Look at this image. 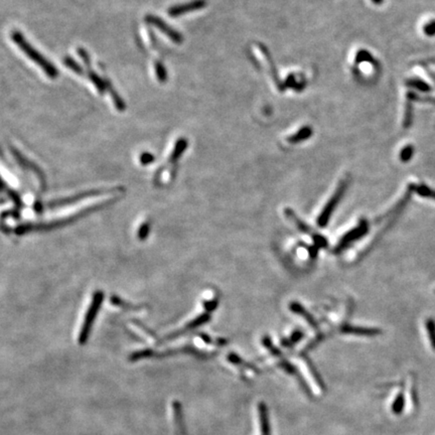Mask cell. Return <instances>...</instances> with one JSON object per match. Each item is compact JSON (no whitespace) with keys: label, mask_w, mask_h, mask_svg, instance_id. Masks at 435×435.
Wrapping results in <instances>:
<instances>
[{"label":"cell","mask_w":435,"mask_h":435,"mask_svg":"<svg viewBox=\"0 0 435 435\" xmlns=\"http://www.w3.org/2000/svg\"><path fill=\"white\" fill-rule=\"evenodd\" d=\"M290 308L292 309V311H294V312H296V313H298V314H300V315H302L304 318H306L307 319V321L312 325V326H316V322H315V320L313 319V317L299 304V303H296V302H293V303H291V305H290Z\"/></svg>","instance_id":"15"},{"label":"cell","mask_w":435,"mask_h":435,"mask_svg":"<svg viewBox=\"0 0 435 435\" xmlns=\"http://www.w3.org/2000/svg\"><path fill=\"white\" fill-rule=\"evenodd\" d=\"M356 62L358 64L359 63H363V62H373V57H372V55L369 52H367L365 50H362V51H359L357 53Z\"/></svg>","instance_id":"22"},{"label":"cell","mask_w":435,"mask_h":435,"mask_svg":"<svg viewBox=\"0 0 435 435\" xmlns=\"http://www.w3.org/2000/svg\"><path fill=\"white\" fill-rule=\"evenodd\" d=\"M416 192H417L418 195H420V196L435 199V192L432 191V190H430V189L427 188V187H424V186H418V187L416 188Z\"/></svg>","instance_id":"24"},{"label":"cell","mask_w":435,"mask_h":435,"mask_svg":"<svg viewBox=\"0 0 435 435\" xmlns=\"http://www.w3.org/2000/svg\"><path fill=\"white\" fill-rule=\"evenodd\" d=\"M12 152H13V155L16 157V159L19 161V163L22 165V166H24V167H27V168H30L31 170H33L36 175H37V177H38V179L40 180V182L43 184V186L45 187V176H44V173H43V171L34 163V162H32V161H30V160H28L18 149H16V148H14V147H12Z\"/></svg>","instance_id":"8"},{"label":"cell","mask_w":435,"mask_h":435,"mask_svg":"<svg viewBox=\"0 0 435 435\" xmlns=\"http://www.w3.org/2000/svg\"><path fill=\"white\" fill-rule=\"evenodd\" d=\"M187 148H188V140L185 138L179 139L176 143L175 148H173V150H172L171 155H170V161L178 160Z\"/></svg>","instance_id":"14"},{"label":"cell","mask_w":435,"mask_h":435,"mask_svg":"<svg viewBox=\"0 0 435 435\" xmlns=\"http://www.w3.org/2000/svg\"><path fill=\"white\" fill-rule=\"evenodd\" d=\"M368 231V223L366 221H363L358 228L352 230L350 233H347L340 241L339 245L336 248V251H340L341 249L345 248L347 245L351 244L352 242L358 240L359 238H361L364 234H366Z\"/></svg>","instance_id":"7"},{"label":"cell","mask_w":435,"mask_h":435,"mask_svg":"<svg viewBox=\"0 0 435 435\" xmlns=\"http://www.w3.org/2000/svg\"><path fill=\"white\" fill-rule=\"evenodd\" d=\"M259 47H260V51H261V53H262V55L264 56L265 60L267 61L268 65H269V69H270V74H271V76H272V79H273V81H274L275 85L277 86V88H278V90L282 91V90H283V88H284V86H283L282 82H281V81H280V79H279V76H278V72H277V70H276V67H275V65H274V63H273V59L271 58V55L269 54L268 50H267V49H266V48H265L264 46H262V45H259Z\"/></svg>","instance_id":"9"},{"label":"cell","mask_w":435,"mask_h":435,"mask_svg":"<svg viewBox=\"0 0 435 435\" xmlns=\"http://www.w3.org/2000/svg\"><path fill=\"white\" fill-rule=\"evenodd\" d=\"M206 6H207V0H192V2L187 3V4H182V5H177V6L171 7L167 11V14L171 18H177V17H181L185 14H189L192 12H197V11L203 10Z\"/></svg>","instance_id":"6"},{"label":"cell","mask_w":435,"mask_h":435,"mask_svg":"<svg viewBox=\"0 0 435 435\" xmlns=\"http://www.w3.org/2000/svg\"><path fill=\"white\" fill-rule=\"evenodd\" d=\"M347 185H349V180H347V179H344L343 181L340 182V184L338 185V187H337L336 191L334 192L333 196L328 201V203L325 205L323 211L321 212V214L318 217L317 224H318L319 227L323 228V227L326 226V224H327V222H328V220H329L332 212L334 211L336 205L338 204V202L342 198V196H343V194H344V192H345V190L347 188Z\"/></svg>","instance_id":"2"},{"label":"cell","mask_w":435,"mask_h":435,"mask_svg":"<svg viewBox=\"0 0 435 435\" xmlns=\"http://www.w3.org/2000/svg\"><path fill=\"white\" fill-rule=\"evenodd\" d=\"M154 160V156L149 152H143L140 156V162L143 165H147Z\"/></svg>","instance_id":"27"},{"label":"cell","mask_w":435,"mask_h":435,"mask_svg":"<svg viewBox=\"0 0 435 435\" xmlns=\"http://www.w3.org/2000/svg\"><path fill=\"white\" fill-rule=\"evenodd\" d=\"M342 332L345 333H354V334H360V335H375L378 334L380 331L375 328H365V327H355L351 325H345L341 328Z\"/></svg>","instance_id":"13"},{"label":"cell","mask_w":435,"mask_h":435,"mask_svg":"<svg viewBox=\"0 0 435 435\" xmlns=\"http://www.w3.org/2000/svg\"><path fill=\"white\" fill-rule=\"evenodd\" d=\"M64 64H65V66L66 67H68L70 70H72L73 72H75L76 74H78V75H81V76H85V73H86V70H84L75 60H73L72 58H70V57H66L65 59H64Z\"/></svg>","instance_id":"16"},{"label":"cell","mask_w":435,"mask_h":435,"mask_svg":"<svg viewBox=\"0 0 435 435\" xmlns=\"http://www.w3.org/2000/svg\"><path fill=\"white\" fill-rule=\"evenodd\" d=\"M427 325V329L429 331V337H430V341L432 346L435 349V323L433 320L429 319L426 323Z\"/></svg>","instance_id":"25"},{"label":"cell","mask_w":435,"mask_h":435,"mask_svg":"<svg viewBox=\"0 0 435 435\" xmlns=\"http://www.w3.org/2000/svg\"><path fill=\"white\" fill-rule=\"evenodd\" d=\"M145 21L147 24L155 27L157 30H159L162 34H164L167 38H169L173 43L181 45L184 42V38L183 36L176 31L173 28H171L170 26H168L163 20L159 19L156 16H152V15H148L145 18Z\"/></svg>","instance_id":"5"},{"label":"cell","mask_w":435,"mask_h":435,"mask_svg":"<svg viewBox=\"0 0 435 435\" xmlns=\"http://www.w3.org/2000/svg\"><path fill=\"white\" fill-rule=\"evenodd\" d=\"M12 39L14 43L18 45L19 48L29 57V59L34 61L40 68L43 69V71L49 78L51 79L58 78L59 76L58 69L49 60H47L41 53H39L19 31L13 32Z\"/></svg>","instance_id":"1"},{"label":"cell","mask_w":435,"mask_h":435,"mask_svg":"<svg viewBox=\"0 0 435 435\" xmlns=\"http://www.w3.org/2000/svg\"><path fill=\"white\" fill-rule=\"evenodd\" d=\"M258 417H259V426H260L261 434L269 435L270 434V426H269L268 412H267L266 406L263 403H260L258 406Z\"/></svg>","instance_id":"10"},{"label":"cell","mask_w":435,"mask_h":435,"mask_svg":"<svg viewBox=\"0 0 435 435\" xmlns=\"http://www.w3.org/2000/svg\"><path fill=\"white\" fill-rule=\"evenodd\" d=\"M154 68H155V73L158 81L160 83H165V81L167 80V73L163 64L161 62H155Z\"/></svg>","instance_id":"19"},{"label":"cell","mask_w":435,"mask_h":435,"mask_svg":"<svg viewBox=\"0 0 435 435\" xmlns=\"http://www.w3.org/2000/svg\"><path fill=\"white\" fill-rule=\"evenodd\" d=\"M77 52H78L79 56L81 57V59L83 60L84 64L86 65L85 76L87 78H88V79H90V81L94 84V86L96 87L97 91L100 94H104L105 91H107L105 80L102 79L101 77H99L97 75V73H95V71L92 69V67H91V60H90V57H89L88 53H87L86 50H84L83 48H78Z\"/></svg>","instance_id":"3"},{"label":"cell","mask_w":435,"mask_h":435,"mask_svg":"<svg viewBox=\"0 0 435 435\" xmlns=\"http://www.w3.org/2000/svg\"><path fill=\"white\" fill-rule=\"evenodd\" d=\"M413 153H414V148H413V146H412V145H407L406 147H404V148L401 150V153H400V159H401L403 162H407L410 158H412Z\"/></svg>","instance_id":"21"},{"label":"cell","mask_w":435,"mask_h":435,"mask_svg":"<svg viewBox=\"0 0 435 435\" xmlns=\"http://www.w3.org/2000/svg\"><path fill=\"white\" fill-rule=\"evenodd\" d=\"M403 406H404V398H403V396L401 394H399V396L395 399V401H394V403L392 405V411H393V413H395V414L401 413V411L403 409Z\"/></svg>","instance_id":"23"},{"label":"cell","mask_w":435,"mask_h":435,"mask_svg":"<svg viewBox=\"0 0 435 435\" xmlns=\"http://www.w3.org/2000/svg\"><path fill=\"white\" fill-rule=\"evenodd\" d=\"M406 85L410 87V88H415L417 90L424 91V92L430 90V87L421 80H407Z\"/></svg>","instance_id":"18"},{"label":"cell","mask_w":435,"mask_h":435,"mask_svg":"<svg viewBox=\"0 0 435 435\" xmlns=\"http://www.w3.org/2000/svg\"><path fill=\"white\" fill-rule=\"evenodd\" d=\"M286 214H287V216L289 217V218H291L293 221H294V223L296 224V226L301 230V231H303V232H309V228L307 227V225H305L303 222H301L298 218H296V216L294 215V213L291 211V210H289V209H287L286 210Z\"/></svg>","instance_id":"20"},{"label":"cell","mask_w":435,"mask_h":435,"mask_svg":"<svg viewBox=\"0 0 435 435\" xmlns=\"http://www.w3.org/2000/svg\"><path fill=\"white\" fill-rule=\"evenodd\" d=\"M423 32L428 37L435 36V21H431L427 23L423 28Z\"/></svg>","instance_id":"26"},{"label":"cell","mask_w":435,"mask_h":435,"mask_svg":"<svg viewBox=\"0 0 435 435\" xmlns=\"http://www.w3.org/2000/svg\"><path fill=\"white\" fill-rule=\"evenodd\" d=\"M102 298H103V295H102L101 292H97L95 294V296L93 297L92 304H91V306L89 308L88 313H87V315H86L85 322H84V325L82 327V330H81V333H80V336H79V342L80 343H84L87 340V337H88V334L90 332V328H91V325L93 323V320L95 319L96 313H97V311H98V309L100 307Z\"/></svg>","instance_id":"4"},{"label":"cell","mask_w":435,"mask_h":435,"mask_svg":"<svg viewBox=\"0 0 435 435\" xmlns=\"http://www.w3.org/2000/svg\"><path fill=\"white\" fill-rule=\"evenodd\" d=\"M372 2L375 5H382L383 4V0H372Z\"/></svg>","instance_id":"29"},{"label":"cell","mask_w":435,"mask_h":435,"mask_svg":"<svg viewBox=\"0 0 435 435\" xmlns=\"http://www.w3.org/2000/svg\"><path fill=\"white\" fill-rule=\"evenodd\" d=\"M312 132L313 131H312V128L310 126H303L298 131H296L294 134L290 135L287 138V141L289 143H292V144L302 142V141L308 139L312 135Z\"/></svg>","instance_id":"12"},{"label":"cell","mask_w":435,"mask_h":435,"mask_svg":"<svg viewBox=\"0 0 435 435\" xmlns=\"http://www.w3.org/2000/svg\"><path fill=\"white\" fill-rule=\"evenodd\" d=\"M412 100L413 97H411V94H408V101L406 103L405 107V115H404V127L408 128L412 123Z\"/></svg>","instance_id":"17"},{"label":"cell","mask_w":435,"mask_h":435,"mask_svg":"<svg viewBox=\"0 0 435 435\" xmlns=\"http://www.w3.org/2000/svg\"><path fill=\"white\" fill-rule=\"evenodd\" d=\"M105 80V84H106V89H107V91L109 92V94H110V96H111V98H112V100H113V102H114V105H115V107H116V109L118 110V111H124L125 109H126V104H125V102L122 100V98L118 95V93L114 90V87H113V85L111 84V82H110V80L109 79H107V78H105L104 79Z\"/></svg>","instance_id":"11"},{"label":"cell","mask_w":435,"mask_h":435,"mask_svg":"<svg viewBox=\"0 0 435 435\" xmlns=\"http://www.w3.org/2000/svg\"><path fill=\"white\" fill-rule=\"evenodd\" d=\"M301 336H302V332H300V331H296V332H294L293 335L291 336L290 340H289V343L291 344V343H294V342L298 341V340L301 338Z\"/></svg>","instance_id":"28"}]
</instances>
